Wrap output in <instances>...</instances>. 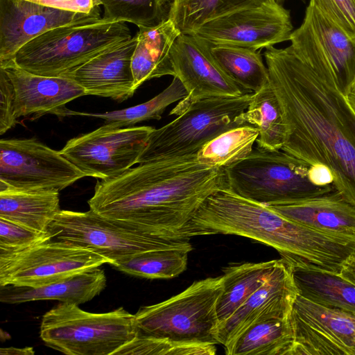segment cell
<instances>
[{
    "instance_id": "6da1fadb",
    "label": "cell",
    "mask_w": 355,
    "mask_h": 355,
    "mask_svg": "<svg viewBox=\"0 0 355 355\" xmlns=\"http://www.w3.org/2000/svg\"><path fill=\"white\" fill-rule=\"evenodd\" d=\"M263 56L288 128L281 150L327 168L334 189L355 206V113L332 71L306 64L290 46L268 47Z\"/></svg>"
},
{
    "instance_id": "7a4b0ae2",
    "label": "cell",
    "mask_w": 355,
    "mask_h": 355,
    "mask_svg": "<svg viewBox=\"0 0 355 355\" xmlns=\"http://www.w3.org/2000/svg\"><path fill=\"white\" fill-rule=\"evenodd\" d=\"M228 188L224 168L200 164L196 154L139 164L98 180L89 209L153 234L184 237L182 231L205 199Z\"/></svg>"
},
{
    "instance_id": "3957f363",
    "label": "cell",
    "mask_w": 355,
    "mask_h": 355,
    "mask_svg": "<svg viewBox=\"0 0 355 355\" xmlns=\"http://www.w3.org/2000/svg\"><path fill=\"white\" fill-rule=\"evenodd\" d=\"M245 236L275 249L293 270L340 273L355 254V241L331 236L293 221L268 206L228 188L209 196L182 231L184 237Z\"/></svg>"
},
{
    "instance_id": "277c9868",
    "label": "cell",
    "mask_w": 355,
    "mask_h": 355,
    "mask_svg": "<svg viewBox=\"0 0 355 355\" xmlns=\"http://www.w3.org/2000/svg\"><path fill=\"white\" fill-rule=\"evenodd\" d=\"M132 37L124 21L89 19L44 33L21 47L8 63L37 75L63 76Z\"/></svg>"
},
{
    "instance_id": "5b68a950",
    "label": "cell",
    "mask_w": 355,
    "mask_h": 355,
    "mask_svg": "<svg viewBox=\"0 0 355 355\" xmlns=\"http://www.w3.org/2000/svg\"><path fill=\"white\" fill-rule=\"evenodd\" d=\"M257 146L244 159L224 168L228 189L267 206L315 197L334 189L332 184L315 183L311 166L282 150Z\"/></svg>"
},
{
    "instance_id": "8992f818",
    "label": "cell",
    "mask_w": 355,
    "mask_h": 355,
    "mask_svg": "<svg viewBox=\"0 0 355 355\" xmlns=\"http://www.w3.org/2000/svg\"><path fill=\"white\" fill-rule=\"evenodd\" d=\"M139 332L135 316L123 307L94 313L61 302L42 317L44 343L68 355H112Z\"/></svg>"
},
{
    "instance_id": "52a82bcc",
    "label": "cell",
    "mask_w": 355,
    "mask_h": 355,
    "mask_svg": "<svg viewBox=\"0 0 355 355\" xmlns=\"http://www.w3.org/2000/svg\"><path fill=\"white\" fill-rule=\"evenodd\" d=\"M223 276L194 282L162 302L141 307L135 314L139 331L170 340L219 344L217 302Z\"/></svg>"
},
{
    "instance_id": "ba28073f",
    "label": "cell",
    "mask_w": 355,
    "mask_h": 355,
    "mask_svg": "<svg viewBox=\"0 0 355 355\" xmlns=\"http://www.w3.org/2000/svg\"><path fill=\"white\" fill-rule=\"evenodd\" d=\"M49 232L52 239L69 241L107 258L110 265L153 250H193L190 238L157 236L141 226L105 217L90 209L61 210Z\"/></svg>"
},
{
    "instance_id": "9c48e42d",
    "label": "cell",
    "mask_w": 355,
    "mask_h": 355,
    "mask_svg": "<svg viewBox=\"0 0 355 355\" xmlns=\"http://www.w3.org/2000/svg\"><path fill=\"white\" fill-rule=\"evenodd\" d=\"M253 93L211 97L191 104L178 117L149 135L137 164L197 154L208 141L242 123Z\"/></svg>"
},
{
    "instance_id": "30bf717a",
    "label": "cell",
    "mask_w": 355,
    "mask_h": 355,
    "mask_svg": "<svg viewBox=\"0 0 355 355\" xmlns=\"http://www.w3.org/2000/svg\"><path fill=\"white\" fill-rule=\"evenodd\" d=\"M110 261L87 248L50 239L21 249L0 248V286L35 288Z\"/></svg>"
},
{
    "instance_id": "8fae6325",
    "label": "cell",
    "mask_w": 355,
    "mask_h": 355,
    "mask_svg": "<svg viewBox=\"0 0 355 355\" xmlns=\"http://www.w3.org/2000/svg\"><path fill=\"white\" fill-rule=\"evenodd\" d=\"M84 177L60 151L35 138L0 140V183L7 187L60 191Z\"/></svg>"
},
{
    "instance_id": "7c38bea8",
    "label": "cell",
    "mask_w": 355,
    "mask_h": 355,
    "mask_svg": "<svg viewBox=\"0 0 355 355\" xmlns=\"http://www.w3.org/2000/svg\"><path fill=\"white\" fill-rule=\"evenodd\" d=\"M154 130L146 125L119 128L106 123L69 139L60 151L85 176L106 180L137 164Z\"/></svg>"
},
{
    "instance_id": "4fadbf2b",
    "label": "cell",
    "mask_w": 355,
    "mask_h": 355,
    "mask_svg": "<svg viewBox=\"0 0 355 355\" xmlns=\"http://www.w3.org/2000/svg\"><path fill=\"white\" fill-rule=\"evenodd\" d=\"M293 29L290 11L275 1L213 18L189 34L212 44L261 50L289 40Z\"/></svg>"
},
{
    "instance_id": "5bb4252c",
    "label": "cell",
    "mask_w": 355,
    "mask_h": 355,
    "mask_svg": "<svg viewBox=\"0 0 355 355\" xmlns=\"http://www.w3.org/2000/svg\"><path fill=\"white\" fill-rule=\"evenodd\" d=\"M290 45L304 62L330 69L339 90L347 93L355 79V40L309 3Z\"/></svg>"
},
{
    "instance_id": "9a60e30c",
    "label": "cell",
    "mask_w": 355,
    "mask_h": 355,
    "mask_svg": "<svg viewBox=\"0 0 355 355\" xmlns=\"http://www.w3.org/2000/svg\"><path fill=\"white\" fill-rule=\"evenodd\" d=\"M291 318L294 341L289 355H355V315L299 294Z\"/></svg>"
},
{
    "instance_id": "2e32d148",
    "label": "cell",
    "mask_w": 355,
    "mask_h": 355,
    "mask_svg": "<svg viewBox=\"0 0 355 355\" xmlns=\"http://www.w3.org/2000/svg\"><path fill=\"white\" fill-rule=\"evenodd\" d=\"M171 57L175 76L187 92V96L171 111L178 116L191 104L211 97L240 96L248 92L218 66L207 44L191 34L181 33L175 40Z\"/></svg>"
},
{
    "instance_id": "e0dca14e",
    "label": "cell",
    "mask_w": 355,
    "mask_h": 355,
    "mask_svg": "<svg viewBox=\"0 0 355 355\" xmlns=\"http://www.w3.org/2000/svg\"><path fill=\"white\" fill-rule=\"evenodd\" d=\"M89 15L28 0H0V67L24 44L53 28L89 19Z\"/></svg>"
},
{
    "instance_id": "ac0fdd59",
    "label": "cell",
    "mask_w": 355,
    "mask_h": 355,
    "mask_svg": "<svg viewBox=\"0 0 355 355\" xmlns=\"http://www.w3.org/2000/svg\"><path fill=\"white\" fill-rule=\"evenodd\" d=\"M300 294L292 267L281 258L271 277L218 327V340L225 352L252 324L270 318H288Z\"/></svg>"
},
{
    "instance_id": "d6986e66",
    "label": "cell",
    "mask_w": 355,
    "mask_h": 355,
    "mask_svg": "<svg viewBox=\"0 0 355 355\" xmlns=\"http://www.w3.org/2000/svg\"><path fill=\"white\" fill-rule=\"evenodd\" d=\"M137 42L135 35L63 76L79 85L86 95L124 101L131 98L136 91L131 63Z\"/></svg>"
},
{
    "instance_id": "ffe728a7",
    "label": "cell",
    "mask_w": 355,
    "mask_h": 355,
    "mask_svg": "<svg viewBox=\"0 0 355 355\" xmlns=\"http://www.w3.org/2000/svg\"><path fill=\"white\" fill-rule=\"evenodd\" d=\"M0 68L12 83L17 118L33 114L35 119L46 114L58 117L68 103L86 95L79 85L65 76L37 75L13 63Z\"/></svg>"
},
{
    "instance_id": "44dd1931",
    "label": "cell",
    "mask_w": 355,
    "mask_h": 355,
    "mask_svg": "<svg viewBox=\"0 0 355 355\" xmlns=\"http://www.w3.org/2000/svg\"><path fill=\"white\" fill-rule=\"evenodd\" d=\"M268 207L316 231L355 241V206L335 189L315 197Z\"/></svg>"
},
{
    "instance_id": "7402d4cb",
    "label": "cell",
    "mask_w": 355,
    "mask_h": 355,
    "mask_svg": "<svg viewBox=\"0 0 355 355\" xmlns=\"http://www.w3.org/2000/svg\"><path fill=\"white\" fill-rule=\"evenodd\" d=\"M107 278L99 267L89 269L42 286H0V301L9 304L58 300L80 304L90 301L105 288Z\"/></svg>"
},
{
    "instance_id": "603a6c76",
    "label": "cell",
    "mask_w": 355,
    "mask_h": 355,
    "mask_svg": "<svg viewBox=\"0 0 355 355\" xmlns=\"http://www.w3.org/2000/svg\"><path fill=\"white\" fill-rule=\"evenodd\" d=\"M180 34L170 19L155 26L139 27L131 63L136 89L148 80L175 76L171 49Z\"/></svg>"
},
{
    "instance_id": "cb8c5ba5",
    "label": "cell",
    "mask_w": 355,
    "mask_h": 355,
    "mask_svg": "<svg viewBox=\"0 0 355 355\" xmlns=\"http://www.w3.org/2000/svg\"><path fill=\"white\" fill-rule=\"evenodd\" d=\"M60 211L59 191L21 190L0 183L1 218L49 234V227Z\"/></svg>"
},
{
    "instance_id": "d4e9b609",
    "label": "cell",
    "mask_w": 355,
    "mask_h": 355,
    "mask_svg": "<svg viewBox=\"0 0 355 355\" xmlns=\"http://www.w3.org/2000/svg\"><path fill=\"white\" fill-rule=\"evenodd\" d=\"M280 259L244 263L227 267L223 276V291L217 302L219 324L227 320L272 276Z\"/></svg>"
},
{
    "instance_id": "484cf974",
    "label": "cell",
    "mask_w": 355,
    "mask_h": 355,
    "mask_svg": "<svg viewBox=\"0 0 355 355\" xmlns=\"http://www.w3.org/2000/svg\"><path fill=\"white\" fill-rule=\"evenodd\" d=\"M291 317L270 318L252 324L225 354L289 355L294 341Z\"/></svg>"
},
{
    "instance_id": "4316f807",
    "label": "cell",
    "mask_w": 355,
    "mask_h": 355,
    "mask_svg": "<svg viewBox=\"0 0 355 355\" xmlns=\"http://www.w3.org/2000/svg\"><path fill=\"white\" fill-rule=\"evenodd\" d=\"M243 124L257 128V146L268 150H279L288 137L279 101L270 83L260 91L253 93L247 110L240 115Z\"/></svg>"
},
{
    "instance_id": "83f0119b",
    "label": "cell",
    "mask_w": 355,
    "mask_h": 355,
    "mask_svg": "<svg viewBox=\"0 0 355 355\" xmlns=\"http://www.w3.org/2000/svg\"><path fill=\"white\" fill-rule=\"evenodd\" d=\"M205 42L218 66L248 92H257L269 84L268 69L261 50Z\"/></svg>"
},
{
    "instance_id": "f1b7e54d",
    "label": "cell",
    "mask_w": 355,
    "mask_h": 355,
    "mask_svg": "<svg viewBox=\"0 0 355 355\" xmlns=\"http://www.w3.org/2000/svg\"><path fill=\"white\" fill-rule=\"evenodd\" d=\"M293 271L300 295L355 315V285L338 274L303 270Z\"/></svg>"
},
{
    "instance_id": "f546056e",
    "label": "cell",
    "mask_w": 355,
    "mask_h": 355,
    "mask_svg": "<svg viewBox=\"0 0 355 355\" xmlns=\"http://www.w3.org/2000/svg\"><path fill=\"white\" fill-rule=\"evenodd\" d=\"M188 94L180 80L174 76L171 83L150 100L133 107L107 112L89 113L70 110L65 108L59 119L69 116H84L104 119L106 123L114 128H124L142 121L159 120L166 107L186 98Z\"/></svg>"
},
{
    "instance_id": "4dcf8cb0",
    "label": "cell",
    "mask_w": 355,
    "mask_h": 355,
    "mask_svg": "<svg viewBox=\"0 0 355 355\" xmlns=\"http://www.w3.org/2000/svg\"><path fill=\"white\" fill-rule=\"evenodd\" d=\"M259 136L257 127L245 124L222 132L197 153V161L211 167L224 168L244 158L252 150Z\"/></svg>"
},
{
    "instance_id": "1f68e13d",
    "label": "cell",
    "mask_w": 355,
    "mask_h": 355,
    "mask_svg": "<svg viewBox=\"0 0 355 355\" xmlns=\"http://www.w3.org/2000/svg\"><path fill=\"white\" fill-rule=\"evenodd\" d=\"M275 0H173L169 19L181 33L189 34L205 22L226 13Z\"/></svg>"
},
{
    "instance_id": "d6a6232c",
    "label": "cell",
    "mask_w": 355,
    "mask_h": 355,
    "mask_svg": "<svg viewBox=\"0 0 355 355\" xmlns=\"http://www.w3.org/2000/svg\"><path fill=\"white\" fill-rule=\"evenodd\" d=\"M190 251L179 248L144 252L122 262L112 264L125 274L147 279H171L182 273Z\"/></svg>"
},
{
    "instance_id": "836d02e7",
    "label": "cell",
    "mask_w": 355,
    "mask_h": 355,
    "mask_svg": "<svg viewBox=\"0 0 355 355\" xmlns=\"http://www.w3.org/2000/svg\"><path fill=\"white\" fill-rule=\"evenodd\" d=\"M102 18L130 22L139 27H152L169 19L173 0H99Z\"/></svg>"
},
{
    "instance_id": "e575fe53",
    "label": "cell",
    "mask_w": 355,
    "mask_h": 355,
    "mask_svg": "<svg viewBox=\"0 0 355 355\" xmlns=\"http://www.w3.org/2000/svg\"><path fill=\"white\" fill-rule=\"evenodd\" d=\"M50 234L38 232L0 218V248L21 249L51 239Z\"/></svg>"
},
{
    "instance_id": "d590c367",
    "label": "cell",
    "mask_w": 355,
    "mask_h": 355,
    "mask_svg": "<svg viewBox=\"0 0 355 355\" xmlns=\"http://www.w3.org/2000/svg\"><path fill=\"white\" fill-rule=\"evenodd\" d=\"M309 3L355 40V0H310Z\"/></svg>"
},
{
    "instance_id": "8d00e7d4",
    "label": "cell",
    "mask_w": 355,
    "mask_h": 355,
    "mask_svg": "<svg viewBox=\"0 0 355 355\" xmlns=\"http://www.w3.org/2000/svg\"><path fill=\"white\" fill-rule=\"evenodd\" d=\"M17 119L12 83L4 69L0 68V135L15 127Z\"/></svg>"
},
{
    "instance_id": "74e56055",
    "label": "cell",
    "mask_w": 355,
    "mask_h": 355,
    "mask_svg": "<svg viewBox=\"0 0 355 355\" xmlns=\"http://www.w3.org/2000/svg\"><path fill=\"white\" fill-rule=\"evenodd\" d=\"M339 275L355 285V254L343 265Z\"/></svg>"
},
{
    "instance_id": "f35d334b",
    "label": "cell",
    "mask_w": 355,
    "mask_h": 355,
    "mask_svg": "<svg viewBox=\"0 0 355 355\" xmlns=\"http://www.w3.org/2000/svg\"><path fill=\"white\" fill-rule=\"evenodd\" d=\"M35 351L33 347H26L24 348L6 347L0 349L1 355H33Z\"/></svg>"
},
{
    "instance_id": "ab89813d",
    "label": "cell",
    "mask_w": 355,
    "mask_h": 355,
    "mask_svg": "<svg viewBox=\"0 0 355 355\" xmlns=\"http://www.w3.org/2000/svg\"><path fill=\"white\" fill-rule=\"evenodd\" d=\"M345 96L351 109L355 113V79L350 85Z\"/></svg>"
},
{
    "instance_id": "60d3db41",
    "label": "cell",
    "mask_w": 355,
    "mask_h": 355,
    "mask_svg": "<svg viewBox=\"0 0 355 355\" xmlns=\"http://www.w3.org/2000/svg\"><path fill=\"white\" fill-rule=\"evenodd\" d=\"M286 0H275V1L279 4V5H283V3H284ZM302 1H304V0H302Z\"/></svg>"
},
{
    "instance_id": "b9f144b4",
    "label": "cell",
    "mask_w": 355,
    "mask_h": 355,
    "mask_svg": "<svg viewBox=\"0 0 355 355\" xmlns=\"http://www.w3.org/2000/svg\"><path fill=\"white\" fill-rule=\"evenodd\" d=\"M28 1H33V2H35V3H40V2H41L42 0H28Z\"/></svg>"
}]
</instances>
